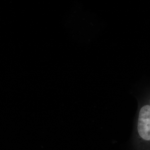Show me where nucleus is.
I'll return each instance as SVG.
<instances>
[{"mask_svg":"<svg viewBox=\"0 0 150 150\" xmlns=\"http://www.w3.org/2000/svg\"><path fill=\"white\" fill-rule=\"evenodd\" d=\"M137 128L142 139L150 142V105H144L140 109Z\"/></svg>","mask_w":150,"mask_h":150,"instance_id":"obj_1","label":"nucleus"}]
</instances>
